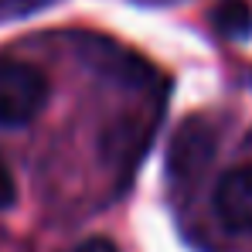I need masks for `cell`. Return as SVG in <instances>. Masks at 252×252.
I'll list each match as a JSON object with an SVG mask.
<instances>
[{
	"label": "cell",
	"instance_id": "obj_1",
	"mask_svg": "<svg viewBox=\"0 0 252 252\" xmlns=\"http://www.w3.org/2000/svg\"><path fill=\"white\" fill-rule=\"evenodd\" d=\"M48 102V79L41 68L0 58V126L31 123Z\"/></svg>",
	"mask_w": 252,
	"mask_h": 252
},
{
	"label": "cell",
	"instance_id": "obj_2",
	"mask_svg": "<svg viewBox=\"0 0 252 252\" xmlns=\"http://www.w3.org/2000/svg\"><path fill=\"white\" fill-rule=\"evenodd\" d=\"M211 154H215V129L208 126V120H198V116L188 120L174 133V143H170V177L177 184L198 181L211 164Z\"/></svg>",
	"mask_w": 252,
	"mask_h": 252
},
{
	"label": "cell",
	"instance_id": "obj_3",
	"mask_svg": "<svg viewBox=\"0 0 252 252\" xmlns=\"http://www.w3.org/2000/svg\"><path fill=\"white\" fill-rule=\"evenodd\" d=\"M215 215L225 228L252 235V164L232 167L215 184Z\"/></svg>",
	"mask_w": 252,
	"mask_h": 252
},
{
	"label": "cell",
	"instance_id": "obj_4",
	"mask_svg": "<svg viewBox=\"0 0 252 252\" xmlns=\"http://www.w3.org/2000/svg\"><path fill=\"white\" fill-rule=\"evenodd\" d=\"M215 24L228 38H249L252 34V7L246 0H218Z\"/></svg>",
	"mask_w": 252,
	"mask_h": 252
},
{
	"label": "cell",
	"instance_id": "obj_5",
	"mask_svg": "<svg viewBox=\"0 0 252 252\" xmlns=\"http://www.w3.org/2000/svg\"><path fill=\"white\" fill-rule=\"evenodd\" d=\"M14 198H17V184H14V174L10 167L3 164V157H0V211H7L14 205Z\"/></svg>",
	"mask_w": 252,
	"mask_h": 252
},
{
	"label": "cell",
	"instance_id": "obj_6",
	"mask_svg": "<svg viewBox=\"0 0 252 252\" xmlns=\"http://www.w3.org/2000/svg\"><path fill=\"white\" fill-rule=\"evenodd\" d=\"M72 252H120V249H116V242H109V239L95 235V239H85V242H79Z\"/></svg>",
	"mask_w": 252,
	"mask_h": 252
}]
</instances>
